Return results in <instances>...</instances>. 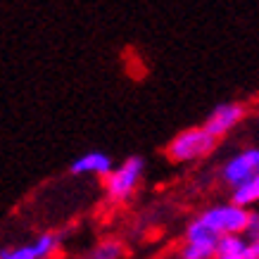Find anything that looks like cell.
<instances>
[{"label": "cell", "mask_w": 259, "mask_h": 259, "mask_svg": "<svg viewBox=\"0 0 259 259\" xmlns=\"http://www.w3.org/2000/svg\"><path fill=\"white\" fill-rule=\"evenodd\" d=\"M112 166H114V162L107 152L93 150V152H86V155L74 159L69 164V174H74V176H102L105 179L112 171Z\"/></svg>", "instance_id": "9c48e42d"}, {"label": "cell", "mask_w": 259, "mask_h": 259, "mask_svg": "<svg viewBox=\"0 0 259 259\" xmlns=\"http://www.w3.org/2000/svg\"><path fill=\"white\" fill-rule=\"evenodd\" d=\"M259 150L257 148H245L240 152H236L231 159H226V164L221 166V179L224 183H228L231 188L243 183L247 179L259 176Z\"/></svg>", "instance_id": "8992f818"}, {"label": "cell", "mask_w": 259, "mask_h": 259, "mask_svg": "<svg viewBox=\"0 0 259 259\" xmlns=\"http://www.w3.org/2000/svg\"><path fill=\"white\" fill-rule=\"evenodd\" d=\"M214 259H259V240H247L243 236L221 238Z\"/></svg>", "instance_id": "ba28073f"}, {"label": "cell", "mask_w": 259, "mask_h": 259, "mask_svg": "<svg viewBox=\"0 0 259 259\" xmlns=\"http://www.w3.org/2000/svg\"><path fill=\"white\" fill-rule=\"evenodd\" d=\"M124 257V243L117 238H105L88 252L86 259H121Z\"/></svg>", "instance_id": "8fae6325"}, {"label": "cell", "mask_w": 259, "mask_h": 259, "mask_svg": "<svg viewBox=\"0 0 259 259\" xmlns=\"http://www.w3.org/2000/svg\"><path fill=\"white\" fill-rule=\"evenodd\" d=\"M247 114H250V107H247L245 102H240V100L221 102V105H217V107L207 114L202 128L212 136L214 141H219V138L231 134L236 126L243 124L245 119H247Z\"/></svg>", "instance_id": "277c9868"}, {"label": "cell", "mask_w": 259, "mask_h": 259, "mask_svg": "<svg viewBox=\"0 0 259 259\" xmlns=\"http://www.w3.org/2000/svg\"><path fill=\"white\" fill-rule=\"evenodd\" d=\"M217 148V141L204 131L202 126H190L183 128L181 134L171 138V143L166 145V155L171 162H197L204 159L207 155H212Z\"/></svg>", "instance_id": "6da1fadb"}, {"label": "cell", "mask_w": 259, "mask_h": 259, "mask_svg": "<svg viewBox=\"0 0 259 259\" xmlns=\"http://www.w3.org/2000/svg\"><path fill=\"white\" fill-rule=\"evenodd\" d=\"M143 171H145V159L143 157H128L119 166H112V171L105 176V190L112 202H124L136 193L141 186Z\"/></svg>", "instance_id": "7a4b0ae2"}, {"label": "cell", "mask_w": 259, "mask_h": 259, "mask_svg": "<svg viewBox=\"0 0 259 259\" xmlns=\"http://www.w3.org/2000/svg\"><path fill=\"white\" fill-rule=\"evenodd\" d=\"M221 238L209 231L202 221L193 219L186 228V238H183V247H181V259H214L217 245Z\"/></svg>", "instance_id": "5b68a950"}, {"label": "cell", "mask_w": 259, "mask_h": 259, "mask_svg": "<svg viewBox=\"0 0 259 259\" xmlns=\"http://www.w3.org/2000/svg\"><path fill=\"white\" fill-rule=\"evenodd\" d=\"M60 247V236L57 233H43L31 243L12 245L3 247L0 259H50Z\"/></svg>", "instance_id": "52a82bcc"}, {"label": "cell", "mask_w": 259, "mask_h": 259, "mask_svg": "<svg viewBox=\"0 0 259 259\" xmlns=\"http://www.w3.org/2000/svg\"><path fill=\"white\" fill-rule=\"evenodd\" d=\"M197 219L202 221L209 231H214L219 238L243 236L245 226H247V219H250V212L240 209V207H236V204H231V202H224V204H212Z\"/></svg>", "instance_id": "3957f363"}, {"label": "cell", "mask_w": 259, "mask_h": 259, "mask_svg": "<svg viewBox=\"0 0 259 259\" xmlns=\"http://www.w3.org/2000/svg\"><path fill=\"white\" fill-rule=\"evenodd\" d=\"M257 200H259V176L247 179L231 188V204H236L240 209H247V212H250V207H254Z\"/></svg>", "instance_id": "30bf717a"}, {"label": "cell", "mask_w": 259, "mask_h": 259, "mask_svg": "<svg viewBox=\"0 0 259 259\" xmlns=\"http://www.w3.org/2000/svg\"><path fill=\"white\" fill-rule=\"evenodd\" d=\"M243 238H247V240H259V214L257 212H250V219H247Z\"/></svg>", "instance_id": "7c38bea8"}]
</instances>
